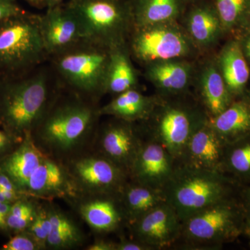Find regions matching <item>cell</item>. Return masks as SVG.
Segmentation results:
<instances>
[{
	"mask_svg": "<svg viewBox=\"0 0 250 250\" xmlns=\"http://www.w3.org/2000/svg\"><path fill=\"white\" fill-rule=\"evenodd\" d=\"M11 205L12 204L0 202V231L1 232H8L6 218L9 214Z\"/></svg>",
	"mask_w": 250,
	"mask_h": 250,
	"instance_id": "obj_39",
	"label": "cell"
},
{
	"mask_svg": "<svg viewBox=\"0 0 250 250\" xmlns=\"http://www.w3.org/2000/svg\"><path fill=\"white\" fill-rule=\"evenodd\" d=\"M217 65L231 96L243 93L249 81L250 72L239 41H230L224 46Z\"/></svg>",
	"mask_w": 250,
	"mask_h": 250,
	"instance_id": "obj_24",
	"label": "cell"
},
{
	"mask_svg": "<svg viewBox=\"0 0 250 250\" xmlns=\"http://www.w3.org/2000/svg\"><path fill=\"white\" fill-rule=\"evenodd\" d=\"M87 250H116V242L98 239L87 246Z\"/></svg>",
	"mask_w": 250,
	"mask_h": 250,
	"instance_id": "obj_38",
	"label": "cell"
},
{
	"mask_svg": "<svg viewBox=\"0 0 250 250\" xmlns=\"http://www.w3.org/2000/svg\"><path fill=\"white\" fill-rule=\"evenodd\" d=\"M25 194L33 198L51 200L74 197L70 178L62 162L45 156L28 182Z\"/></svg>",
	"mask_w": 250,
	"mask_h": 250,
	"instance_id": "obj_17",
	"label": "cell"
},
{
	"mask_svg": "<svg viewBox=\"0 0 250 250\" xmlns=\"http://www.w3.org/2000/svg\"><path fill=\"white\" fill-rule=\"evenodd\" d=\"M111 50L83 39L49 59L54 73L70 90L97 102L104 95Z\"/></svg>",
	"mask_w": 250,
	"mask_h": 250,
	"instance_id": "obj_5",
	"label": "cell"
},
{
	"mask_svg": "<svg viewBox=\"0 0 250 250\" xmlns=\"http://www.w3.org/2000/svg\"><path fill=\"white\" fill-rule=\"evenodd\" d=\"M97 102L70 90L56 93L31 139L46 156L63 163L91 147L101 114Z\"/></svg>",
	"mask_w": 250,
	"mask_h": 250,
	"instance_id": "obj_1",
	"label": "cell"
},
{
	"mask_svg": "<svg viewBox=\"0 0 250 250\" xmlns=\"http://www.w3.org/2000/svg\"><path fill=\"white\" fill-rule=\"evenodd\" d=\"M223 31L248 25L250 20V0H213Z\"/></svg>",
	"mask_w": 250,
	"mask_h": 250,
	"instance_id": "obj_29",
	"label": "cell"
},
{
	"mask_svg": "<svg viewBox=\"0 0 250 250\" xmlns=\"http://www.w3.org/2000/svg\"><path fill=\"white\" fill-rule=\"evenodd\" d=\"M198 85L199 103L208 118L218 116L232 103V96L214 62H207L202 67Z\"/></svg>",
	"mask_w": 250,
	"mask_h": 250,
	"instance_id": "obj_20",
	"label": "cell"
},
{
	"mask_svg": "<svg viewBox=\"0 0 250 250\" xmlns=\"http://www.w3.org/2000/svg\"><path fill=\"white\" fill-rule=\"evenodd\" d=\"M134 27L176 22L185 9L187 0H129Z\"/></svg>",
	"mask_w": 250,
	"mask_h": 250,
	"instance_id": "obj_26",
	"label": "cell"
},
{
	"mask_svg": "<svg viewBox=\"0 0 250 250\" xmlns=\"http://www.w3.org/2000/svg\"><path fill=\"white\" fill-rule=\"evenodd\" d=\"M248 232H249V233L250 234V222L249 223V226H248Z\"/></svg>",
	"mask_w": 250,
	"mask_h": 250,
	"instance_id": "obj_43",
	"label": "cell"
},
{
	"mask_svg": "<svg viewBox=\"0 0 250 250\" xmlns=\"http://www.w3.org/2000/svg\"><path fill=\"white\" fill-rule=\"evenodd\" d=\"M228 146L212 127L208 120L192 135L177 164L199 170L225 173Z\"/></svg>",
	"mask_w": 250,
	"mask_h": 250,
	"instance_id": "obj_16",
	"label": "cell"
},
{
	"mask_svg": "<svg viewBox=\"0 0 250 250\" xmlns=\"http://www.w3.org/2000/svg\"><path fill=\"white\" fill-rule=\"evenodd\" d=\"M231 203L230 200L219 202L184 220L175 248L212 250L235 236L238 219Z\"/></svg>",
	"mask_w": 250,
	"mask_h": 250,
	"instance_id": "obj_9",
	"label": "cell"
},
{
	"mask_svg": "<svg viewBox=\"0 0 250 250\" xmlns=\"http://www.w3.org/2000/svg\"><path fill=\"white\" fill-rule=\"evenodd\" d=\"M208 118L200 103L188 101L185 95L161 96L140 124L145 134L160 143L178 164L192 135Z\"/></svg>",
	"mask_w": 250,
	"mask_h": 250,
	"instance_id": "obj_3",
	"label": "cell"
},
{
	"mask_svg": "<svg viewBox=\"0 0 250 250\" xmlns=\"http://www.w3.org/2000/svg\"><path fill=\"white\" fill-rule=\"evenodd\" d=\"M62 164L67 171L74 197L118 194L129 179L125 171L91 147Z\"/></svg>",
	"mask_w": 250,
	"mask_h": 250,
	"instance_id": "obj_8",
	"label": "cell"
},
{
	"mask_svg": "<svg viewBox=\"0 0 250 250\" xmlns=\"http://www.w3.org/2000/svg\"><path fill=\"white\" fill-rule=\"evenodd\" d=\"M64 0H45V8L54 7V6H58L62 4Z\"/></svg>",
	"mask_w": 250,
	"mask_h": 250,
	"instance_id": "obj_42",
	"label": "cell"
},
{
	"mask_svg": "<svg viewBox=\"0 0 250 250\" xmlns=\"http://www.w3.org/2000/svg\"><path fill=\"white\" fill-rule=\"evenodd\" d=\"M156 98L146 96L136 88H133L115 95L109 103L100 108V114L141 123L146 121L152 111Z\"/></svg>",
	"mask_w": 250,
	"mask_h": 250,
	"instance_id": "obj_22",
	"label": "cell"
},
{
	"mask_svg": "<svg viewBox=\"0 0 250 250\" xmlns=\"http://www.w3.org/2000/svg\"><path fill=\"white\" fill-rule=\"evenodd\" d=\"M2 250H41L38 243L27 231L15 233L7 243L1 247Z\"/></svg>",
	"mask_w": 250,
	"mask_h": 250,
	"instance_id": "obj_33",
	"label": "cell"
},
{
	"mask_svg": "<svg viewBox=\"0 0 250 250\" xmlns=\"http://www.w3.org/2000/svg\"><path fill=\"white\" fill-rule=\"evenodd\" d=\"M22 11L16 0H0V21Z\"/></svg>",
	"mask_w": 250,
	"mask_h": 250,
	"instance_id": "obj_34",
	"label": "cell"
},
{
	"mask_svg": "<svg viewBox=\"0 0 250 250\" xmlns=\"http://www.w3.org/2000/svg\"><path fill=\"white\" fill-rule=\"evenodd\" d=\"M51 230L47 207L38 205L35 216L26 231L34 238L41 250L47 249V242Z\"/></svg>",
	"mask_w": 250,
	"mask_h": 250,
	"instance_id": "obj_32",
	"label": "cell"
},
{
	"mask_svg": "<svg viewBox=\"0 0 250 250\" xmlns=\"http://www.w3.org/2000/svg\"><path fill=\"white\" fill-rule=\"evenodd\" d=\"M68 201L95 233L107 234L126 227L119 193L75 195Z\"/></svg>",
	"mask_w": 250,
	"mask_h": 250,
	"instance_id": "obj_15",
	"label": "cell"
},
{
	"mask_svg": "<svg viewBox=\"0 0 250 250\" xmlns=\"http://www.w3.org/2000/svg\"><path fill=\"white\" fill-rule=\"evenodd\" d=\"M60 86L43 67L16 78L0 80V129L18 143L31 136Z\"/></svg>",
	"mask_w": 250,
	"mask_h": 250,
	"instance_id": "obj_2",
	"label": "cell"
},
{
	"mask_svg": "<svg viewBox=\"0 0 250 250\" xmlns=\"http://www.w3.org/2000/svg\"><path fill=\"white\" fill-rule=\"evenodd\" d=\"M182 222L167 202L158 206L126 227L130 238L151 250L175 248L182 231Z\"/></svg>",
	"mask_w": 250,
	"mask_h": 250,
	"instance_id": "obj_12",
	"label": "cell"
},
{
	"mask_svg": "<svg viewBox=\"0 0 250 250\" xmlns=\"http://www.w3.org/2000/svg\"><path fill=\"white\" fill-rule=\"evenodd\" d=\"M248 25H250V20L249 22H248ZM249 31H250V29Z\"/></svg>",
	"mask_w": 250,
	"mask_h": 250,
	"instance_id": "obj_45",
	"label": "cell"
},
{
	"mask_svg": "<svg viewBox=\"0 0 250 250\" xmlns=\"http://www.w3.org/2000/svg\"><path fill=\"white\" fill-rule=\"evenodd\" d=\"M40 29L48 58L85 39L80 18L67 3L40 15Z\"/></svg>",
	"mask_w": 250,
	"mask_h": 250,
	"instance_id": "obj_13",
	"label": "cell"
},
{
	"mask_svg": "<svg viewBox=\"0 0 250 250\" xmlns=\"http://www.w3.org/2000/svg\"><path fill=\"white\" fill-rule=\"evenodd\" d=\"M208 121L227 144L244 139L250 135V102H232L225 111Z\"/></svg>",
	"mask_w": 250,
	"mask_h": 250,
	"instance_id": "obj_23",
	"label": "cell"
},
{
	"mask_svg": "<svg viewBox=\"0 0 250 250\" xmlns=\"http://www.w3.org/2000/svg\"><path fill=\"white\" fill-rule=\"evenodd\" d=\"M116 250H151L150 248L132 238L129 239L121 236L119 241L116 243Z\"/></svg>",
	"mask_w": 250,
	"mask_h": 250,
	"instance_id": "obj_36",
	"label": "cell"
},
{
	"mask_svg": "<svg viewBox=\"0 0 250 250\" xmlns=\"http://www.w3.org/2000/svg\"><path fill=\"white\" fill-rule=\"evenodd\" d=\"M144 138L140 123L111 117L99 125L91 148L129 174Z\"/></svg>",
	"mask_w": 250,
	"mask_h": 250,
	"instance_id": "obj_11",
	"label": "cell"
},
{
	"mask_svg": "<svg viewBox=\"0 0 250 250\" xmlns=\"http://www.w3.org/2000/svg\"><path fill=\"white\" fill-rule=\"evenodd\" d=\"M46 207L51 224L47 249L68 250L82 246L84 235L75 222L54 206Z\"/></svg>",
	"mask_w": 250,
	"mask_h": 250,
	"instance_id": "obj_28",
	"label": "cell"
},
{
	"mask_svg": "<svg viewBox=\"0 0 250 250\" xmlns=\"http://www.w3.org/2000/svg\"><path fill=\"white\" fill-rule=\"evenodd\" d=\"M229 146L232 149L229 150L227 147L225 172L229 169L242 175L250 174V141H246L241 144L236 141Z\"/></svg>",
	"mask_w": 250,
	"mask_h": 250,
	"instance_id": "obj_31",
	"label": "cell"
},
{
	"mask_svg": "<svg viewBox=\"0 0 250 250\" xmlns=\"http://www.w3.org/2000/svg\"><path fill=\"white\" fill-rule=\"evenodd\" d=\"M129 179L137 183L163 190L174 174L177 162L160 143L145 134Z\"/></svg>",
	"mask_w": 250,
	"mask_h": 250,
	"instance_id": "obj_14",
	"label": "cell"
},
{
	"mask_svg": "<svg viewBox=\"0 0 250 250\" xmlns=\"http://www.w3.org/2000/svg\"><path fill=\"white\" fill-rule=\"evenodd\" d=\"M24 1L34 7L39 8V9L45 8V0H24Z\"/></svg>",
	"mask_w": 250,
	"mask_h": 250,
	"instance_id": "obj_41",
	"label": "cell"
},
{
	"mask_svg": "<svg viewBox=\"0 0 250 250\" xmlns=\"http://www.w3.org/2000/svg\"><path fill=\"white\" fill-rule=\"evenodd\" d=\"M249 203H250V195H249Z\"/></svg>",
	"mask_w": 250,
	"mask_h": 250,
	"instance_id": "obj_44",
	"label": "cell"
},
{
	"mask_svg": "<svg viewBox=\"0 0 250 250\" xmlns=\"http://www.w3.org/2000/svg\"><path fill=\"white\" fill-rule=\"evenodd\" d=\"M32 198L22 197L11 205L6 218L8 232L15 234L26 231L34 220L39 205Z\"/></svg>",
	"mask_w": 250,
	"mask_h": 250,
	"instance_id": "obj_30",
	"label": "cell"
},
{
	"mask_svg": "<svg viewBox=\"0 0 250 250\" xmlns=\"http://www.w3.org/2000/svg\"><path fill=\"white\" fill-rule=\"evenodd\" d=\"M85 39L108 48L127 44L134 29L129 0H70Z\"/></svg>",
	"mask_w": 250,
	"mask_h": 250,
	"instance_id": "obj_7",
	"label": "cell"
},
{
	"mask_svg": "<svg viewBox=\"0 0 250 250\" xmlns=\"http://www.w3.org/2000/svg\"><path fill=\"white\" fill-rule=\"evenodd\" d=\"M45 156L29 136L0 159V171L6 174L26 195L29 179Z\"/></svg>",
	"mask_w": 250,
	"mask_h": 250,
	"instance_id": "obj_18",
	"label": "cell"
},
{
	"mask_svg": "<svg viewBox=\"0 0 250 250\" xmlns=\"http://www.w3.org/2000/svg\"><path fill=\"white\" fill-rule=\"evenodd\" d=\"M27 195L22 192L0 189V202H4V203L13 204L19 199Z\"/></svg>",
	"mask_w": 250,
	"mask_h": 250,
	"instance_id": "obj_37",
	"label": "cell"
},
{
	"mask_svg": "<svg viewBox=\"0 0 250 250\" xmlns=\"http://www.w3.org/2000/svg\"><path fill=\"white\" fill-rule=\"evenodd\" d=\"M163 190L166 202L183 222L210 206L229 200L231 181L223 172L177 164Z\"/></svg>",
	"mask_w": 250,
	"mask_h": 250,
	"instance_id": "obj_6",
	"label": "cell"
},
{
	"mask_svg": "<svg viewBox=\"0 0 250 250\" xmlns=\"http://www.w3.org/2000/svg\"><path fill=\"white\" fill-rule=\"evenodd\" d=\"M131 57L147 64L190 55L194 45L176 22L134 27L127 42Z\"/></svg>",
	"mask_w": 250,
	"mask_h": 250,
	"instance_id": "obj_10",
	"label": "cell"
},
{
	"mask_svg": "<svg viewBox=\"0 0 250 250\" xmlns=\"http://www.w3.org/2000/svg\"><path fill=\"white\" fill-rule=\"evenodd\" d=\"M126 227L166 202L164 190L129 180L119 192Z\"/></svg>",
	"mask_w": 250,
	"mask_h": 250,
	"instance_id": "obj_21",
	"label": "cell"
},
{
	"mask_svg": "<svg viewBox=\"0 0 250 250\" xmlns=\"http://www.w3.org/2000/svg\"><path fill=\"white\" fill-rule=\"evenodd\" d=\"M127 44L111 48L104 85V94L117 95L136 88L137 73Z\"/></svg>",
	"mask_w": 250,
	"mask_h": 250,
	"instance_id": "obj_27",
	"label": "cell"
},
{
	"mask_svg": "<svg viewBox=\"0 0 250 250\" xmlns=\"http://www.w3.org/2000/svg\"><path fill=\"white\" fill-rule=\"evenodd\" d=\"M21 143H18L9 134L0 129V159L11 152Z\"/></svg>",
	"mask_w": 250,
	"mask_h": 250,
	"instance_id": "obj_35",
	"label": "cell"
},
{
	"mask_svg": "<svg viewBox=\"0 0 250 250\" xmlns=\"http://www.w3.org/2000/svg\"><path fill=\"white\" fill-rule=\"evenodd\" d=\"M247 62L250 63V31L239 42Z\"/></svg>",
	"mask_w": 250,
	"mask_h": 250,
	"instance_id": "obj_40",
	"label": "cell"
},
{
	"mask_svg": "<svg viewBox=\"0 0 250 250\" xmlns=\"http://www.w3.org/2000/svg\"><path fill=\"white\" fill-rule=\"evenodd\" d=\"M221 22L213 4L196 5L187 18V32L194 45L202 47L214 44L223 32Z\"/></svg>",
	"mask_w": 250,
	"mask_h": 250,
	"instance_id": "obj_25",
	"label": "cell"
},
{
	"mask_svg": "<svg viewBox=\"0 0 250 250\" xmlns=\"http://www.w3.org/2000/svg\"><path fill=\"white\" fill-rule=\"evenodd\" d=\"M192 67L179 59L147 64L146 76L160 90L162 96L185 95L192 79Z\"/></svg>",
	"mask_w": 250,
	"mask_h": 250,
	"instance_id": "obj_19",
	"label": "cell"
},
{
	"mask_svg": "<svg viewBox=\"0 0 250 250\" xmlns=\"http://www.w3.org/2000/svg\"><path fill=\"white\" fill-rule=\"evenodd\" d=\"M47 58L40 15L23 10L0 21V80L26 75Z\"/></svg>",
	"mask_w": 250,
	"mask_h": 250,
	"instance_id": "obj_4",
	"label": "cell"
}]
</instances>
